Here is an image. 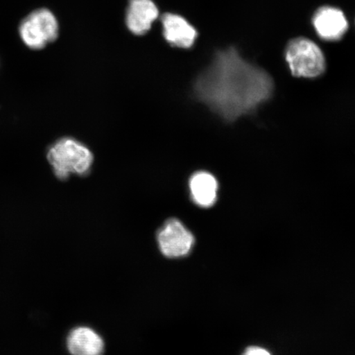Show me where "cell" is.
<instances>
[{
    "label": "cell",
    "instance_id": "obj_1",
    "mask_svg": "<svg viewBox=\"0 0 355 355\" xmlns=\"http://www.w3.org/2000/svg\"><path fill=\"white\" fill-rule=\"evenodd\" d=\"M273 92L270 74L243 59L235 47L217 51L193 84L195 97L228 123L255 113Z\"/></svg>",
    "mask_w": 355,
    "mask_h": 355
},
{
    "label": "cell",
    "instance_id": "obj_2",
    "mask_svg": "<svg viewBox=\"0 0 355 355\" xmlns=\"http://www.w3.org/2000/svg\"><path fill=\"white\" fill-rule=\"evenodd\" d=\"M47 159L55 176L62 180L69 179L71 175H87L93 163L91 150L71 137H64L53 144Z\"/></svg>",
    "mask_w": 355,
    "mask_h": 355
},
{
    "label": "cell",
    "instance_id": "obj_3",
    "mask_svg": "<svg viewBox=\"0 0 355 355\" xmlns=\"http://www.w3.org/2000/svg\"><path fill=\"white\" fill-rule=\"evenodd\" d=\"M286 60L291 73L297 78H317L326 69L323 52L307 38L292 40L286 47Z\"/></svg>",
    "mask_w": 355,
    "mask_h": 355
},
{
    "label": "cell",
    "instance_id": "obj_4",
    "mask_svg": "<svg viewBox=\"0 0 355 355\" xmlns=\"http://www.w3.org/2000/svg\"><path fill=\"white\" fill-rule=\"evenodd\" d=\"M59 33V22L54 13L46 8L31 12L19 26L22 42L32 50H42L55 42Z\"/></svg>",
    "mask_w": 355,
    "mask_h": 355
},
{
    "label": "cell",
    "instance_id": "obj_5",
    "mask_svg": "<svg viewBox=\"0 0 355 355\" xmlns=\"http://www.w3.org/2000/svg\"><path fill=\"white\" fill-rule=\"evenodd\" d=\"M158 242L163 254L174 259L189 254L194 237L182 222L171 219L159 230Z\"/></svg>",
    "mask_w": 355,
    "mask_h": 355
},
{
    "label": "cell",
    "instance_id": "obj_6",
    "mask_svg": "<svg viewBox=\"0 0 355 355\" xmlns=\"http://www.w3.org/2000/svg\"><path fill=\"white\" fill-rule=\"evenodd\" d=\"M313 25L319 37L329 42L339 41L349 28L344 12L330 6L322 7L314 13Z\"/></svg>",
    "mask_w": 355,
    "mask_h": 355
},
{
    "label": "cell",
    "instance_id": "obj_7",
    "mask_svg": "<svg viewBox=\"0 0 355 355\" xmlns=\"http://www.w3.org/2000/svg\"><path fill=\"white\" fill-rule=\"evenodd\" d=\"M163 35L172 46L189 49L196 42V28L184 17L176 13L167 12L162 17Z\"/></svg>",
    "mask_w": 355,
    "mask_h": 355
},
{
    "label": "cell",
    "instance_id": "obj_8",
    "mask_svg": "<svg viewBox=\"0 0 355 355\" xmlns=\"http://www.w3.org/2000/svg\"><path fill=\"white\" fill-rule=\"evenodd\" d=\"M159 10L153 0H130L126 10V25L132 34L144 35L149 32L158 19Z\"/></svg>",
    "mask_w": 355,
    "mask_h": 355
},
{
    "label": "cell",
    "instance_id": "obj_9",
    "mask_svg": "<svg viewBox=\"0 0 355 355\" xmlns=\"http://www.w3.org/2000/svg\"><path fill=\"white\" fill-rule=\"evenodd\" d=\"M218 182L207 171H198L190 177L189 188L191 198L200 207L209 208L216 202Z\"/></svg>",
    "mask_w": 355,
    "mask_h": 355
},
{
    "label": "cell",
    "instance_id": "obj_10",
    "mask_svg": "<svg viewBox=\"0 0 355 355\" xmlns=\"http://www.w3.org/2000/svg\"><path fill=\"white\" fill-rule=\"evenodd\" d=\"M68 348L72 355H102L104 341L90 328L78 327L70 333Z\"/></svg>",
    "mask_w": 355,
    "mask_h": 355
},
{
    "label": "cell",
    "instance_id": "obj_11",
    "mask_svg": "<svg viewBox=\"0 0 355 355\" xmlns=\"http://www.w3.org/2000/svg\"><path fill=\"white\" fill-rule=\"evenodd\" d=\"M243 355H272L268 350L260 347H251L248 349Z\"/></svg>",
    "mask_w": 355,
    "mask_h": 355
}]
</instances>
